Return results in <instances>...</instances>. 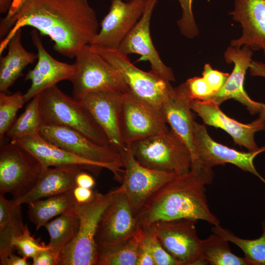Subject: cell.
Returning <instances> with one entry per match:
<instances>
[{
	"instance_id": "obj_29",
	"label": "cell",
	"mask_w": 265,
	"mask_h": 265,
	"mask_svg": "<svg viewBox=\"0 0 265 265\" xmlns=\"http://www.w3.org/2000/svg\"><path fill=\"white\" fill-rule=\"evenodd\" d=\"M80 223L78 210L61 214L44 226L50 236L48 245L57 260L61 253L76 237Z\"/></svg>"
},
{
	"instance_id": "obj_3",
	"label": "cell",
	"mask_w": 265,
	"mask_h": 265,
	"mask_svg": "<svg viewBox=\"0 0 265 265\" xmlns=\"http://www.w3.org/2000/svg\"><path fill=\"white\" fill-rule=\"evenodd\" d=\"M39 111L42 124L69 128L99 145L111 146L104 132L82 103L64 93L56 85L40 93Z\"/></svg>"
},
{
	"instance_id": "obj_46",
	"label": "cell",
	"mask_w": 265,
	"mask_h": 265,
	"mask_svg": "<svg viewBox=\"0 0 265 265\" xmlns=\"http://www.w3.org/2000/svg\"></svg>"
},
{
	"instance_id": "obj_24",
	"label": "cell",
	"mask_w": 265,
	"mask_h": 265,
	"mask_svg": "<svg viewBox=\"0 0 265 265\" xmlns=\"http://www.w3.org/2000/svg\"><path fill=\"white\" fill-rule=\"evenodd\" d=\"M81 170H84L76 165L46 167L29 192L21 198L13 199L21 205L28 204L39 199L72 190L77 186L76 176Z\"/></svg>"
},
{
	"instance_id": "obj_42",
	"label": "cell",
	"mask_w": 265,
	"mask_h": 265,
	"mask_svg": "<svg viewBox=\"0 0 265 265\" xmlns=\"http://www.w3.org/2000/svg\"><path fill=\"white\" fill-rule=\"evenodd\" d=\"M77 186L92 189L95 185L96 182L94 178L84 170H81L76 178Z\"/></svg>"
},
{
	"instance_id": "obj_9",
	"label": "cell",
	"mask_w": 265,
	"mask_h": 265,
	"mask_svg": "<svg viewBox=\"0 0 265 265\" xmlns=\"http://www.w3.org/2000/svg\"><path fill=\"white\" fill-rule=\"evenodd\" d=\"M90 46L120 72L130 91L144 101L161 108L174 93V88L169 81L151 70L145 72L138 68L128 55L117 49Z\"/></svg>"
},
{
	"instance_id": "obj_41",
	"label": "cell",
	"mask_w": 265,
	"mask_h": 265,
	"mask_svg": "<svg viewBox=\"0 0 265 265\" xmlns=\"http://www.w3.org/2000/svg\"><path fill=\"white\" fill-rule=\"evenodd\" d=\"M137 265H155L152 254L143 236L139 246Z\"/></svg>"
},
{
	"instance_id": "obj_23",
	"label": "cell",
	"mask_w": 265,
	"mask_h": 265,
	"mask_svg": "<svg viewBox=\"0 0 265 265\" xmlns=\"http://www.w3.org/2000/svg\"><path fill=\"white\" fill-rule=\"evenodd\" d=\"M34 156L44 167L76 165L98 176L105 167L76 156L44 140L39 134L13 140Z\"/></svg>"
},
{
	"instance_id": "obj_45",
	"label": "cell",
	"mask_w": 265,
	"mask_h": 265,
	"mask_svg": "<svg viewBox=\"0 0 265 265\" xmlns=\"http://www.w3.org/2000/svg\"><path fill=\"white\" fill-rule=\"evenodd\" d=\"M13 0H0V13H7L11 5Z\"/></svg>"
},
{
	"instance_id": "obj_6",
	"label": "cell",
	"mask_w": 265,
	"mask_h": 265,
	"mask_svg": "<svg viewBox=\"0 0 265 265\" xmlns=\"http://www.w3.org/2000/svg\"><path fill=\"white\" fill-rule=\"evenodd\" d=\"M45 167L20 144L11 141L0 143V194L9 193L14 199L26 195L36 185Z\"/></svg>"
},
{
	"instance_id": "obj_17",
	"label": "cell",
	"mask_w": 265,
	"mask_h": 265,
	"mask_svg": "<svg viewBox=\"0 0 265 265\" xmlns=\"http://www.w3.org/2000/svg\"><path fill=\"white\" fill-rule=\"evenodd\" d=\"M158 0H145L144 10L141 18L117 50L127 55L131 53L141 55L150 62L151 71L168 81H174L175 78L172 69L166 66L161 59L150 35V21Z\"/></svg>"
},
{
	"instance_id": "obj_2",
	"label": "cell",
	"mask_w": 265,
	"mask_h": 265,
	"mask_svg": "<svg viewBox=\"0 0 265 265\" xmlns=\"http://www.w3.org/2000/svg\"><path fill=\"white\" fill-rule=\"evenodd\" d=\"M213 178L193 169L159 188L147 200L135 217L138 228L162 220L189 219L213 225L219 219L210 209L205 186Z\"/></svg>"
},
{
	"instance_id": "obj_30",
	"label": "cell",
	"mask_w": 265,
	"mask_h": 265,
	"mask_svg": "<svg viewBox=\"0 0 265 265\" xmlns=\"http://www.w3.org/2000/svg\"><path fill=\"white\" fill-rule=\"evenodd\" d=\"M229 242L214 233L202 239L201 257L204 265H248L244 257H240L232 253Z\"/></svg>"
},
{
	"instance_id": "obj_25",
	"label": "cell",
	"mask_w": 265,
	"mask_h": 265,
	"mask_svg": "<svg viewBox=\"0 0 265 265\" xmlns=\"http://www.w3.org/2000/svg\"><path fill=\"white\" fill-rule=\"evenodd\" d=\"M22 28L18 29L10 39L8 52L0 57V93L7 92L23 71L37 59V54L26 51L21 42Z\"/></svg>"
},
{
	"instance_id": "obj_14",
	"label": "cell",
	"mask_w": 265,
	"mask_h": 265,
	"mask_svg": "<svg viewBox=\"0 0 265 265\" xmlns=\"http://www.w3.org/2000/svg\"><path fill=\"white\" fill-rule=\"evenodd\" d=\"M146 0H111L108 13L90 45L117 49L141 18Z\"/></svg>"
},
{
	"instance_id": "obj_8",
	"label": "cell",
	"mask_w": 265,
	"mask_h": 265,
	"mask_svg": "<svg viewBox=\"0 0 265 265\" xmlns=\"http://www.w3.org/2000/svg\"><path fill=\"white\" fill-rule=\"evenodd\" d=\"M75 58V73L70 81L76 99L100 90H113L124 93L130 91L120 72L92 50L89 45L80 49Z\"/></svg>"
},
{
	"instance_id": "obj_20",
	"label": "cell",
	"mask_w": 265,
	"mask_h": 265,
	"mask_svg": "<svg viewBox=\"0 0 265 265\" xmlns=\"http://www.w3.org/2000/svg\"><path fill=\"white\" fill-rule=\"evenodd\" d=\"M219 106L208 101L193 100L190 103L191 109L202 118L205 124L222 129L236 144L249 151L258 150L259 148L254 135L257 132L265 130V120L259 117L250 123L242 124L227 116Z\"/></svg>"
},
{
	"instance_id": "obj_36",
	"label": "cell",
	"mask_w": 265,
	"mask_h": 265,
	"mask_svg": "<svg viewBox=\"0 0 265 265\" xmlns=\"http://www.w3.org/2000/svg\"><path fill=\"white\" fill-rule=\"evenodd\" d=\"M40 239L32 236L27 225L25 224L23 232L13 239L12 245L22 257L33 260L42 250L48 246L44 242H41Z\"/></svg>"
},
{
	"instance_id": "obj_16",
	"label": "cell",
	"mask_w": 265,
	"mask_h": 265,
	"mask_svg": "<svg viewBox=\"0 0 265 265\" xmlns=\"http://www.w3.org/2000/svg\"><path fill=\"white\" fill-rule=\"evenodd\" d=\"M113 189V199L103 212L97 227L95 236L97 249L126 240L139 228L126 195Z\"/></svg>"
},
{
	"instance_id": "obj_43",
	"label": "cell",
	"mask_w": 265,
	"mask_h": 265,
	"mask_svg": "<svg viewBox=\"0 0 265 265\" xmlns=\"http://www.w3.org/2000/svg\"><path fill=\"white\" fill-rule=\"evenodd\" d=\"M73 191L76 201L81 204L88 201L91 198L94 191L90 188L76 186Z\"/></svg>"
},
{
	"instance_id": "obj_44",
	"label": "cell",
	"mask_w": 265,
	"mask_h": 265,
	"mask_svg": "<svg viewBox=\"0 0 265 265\" xmlns=\"http://www.w3.org/2000/svg\"><path fill=\"white\" fill-rule=\"evenodd\" d=\"M0 265H29L27 259L19 257L13 253L10 254L6 258L0 262Z\"/></svg>"
},
{
	"instance_id": "obj_19",
	"label": "cell",
	"mask_w": 265,
	"mask_h": 265,
	"mask_svg": "<svg viewBox=\"0 0 265 265\" xmlns=\"http://www.w3.org/2000/svg\"><path fill=\"white\" fill-rule=\"evenodd\" d=\"M30 33L37 51V62L32 69L28 71L25 78V80L31 81L30 87L24 94L26 103L59 81H70L75 71L74 64L57 60L47 52L37 30L34 29Z\"/></svg>"
},
{
	"instance_id": "obj_1",
	"label": "cell",
	"mask_w": 265,
	"mask_h": 265,
	"mask_svg": "<svg viewBox=\"0 0 265 265\" xmlns=\"http://www.w3.org/2000/svg\"><path fill=\"white\" fill-rule=\"evenodd\" d=\"M27 26L49 36L53 49L70 58L90 45L99 30L96 14L87 0H26L0 42V54L15 32Z\"/></svg>"
},
{
	"instance_id": "obj_27",
	"label": "cell",
	"mask_w": 265,
	"mask_h": 265,
	"mask_svg": "<svg viewBox=\"0 0 265 265\" xmlns=\"http://www.w3.org/2000/svg\"><path fill=\"white\" fill-rule=\"evenodd\" d=\"M21 205L0 194V262L13 253V239L24 231Z\"/></svg>"
},
{
	"instance_id": "obj_34",
	"label": "cell",
	"mask_w": 265,
	"mask_h": 265,
	"mask_svg": "<svg viewBox=\"0 0 265 265\" xmlns=\"http://www.w3.org/2000/svg\"><path fill=\"white\" fill-rule=\"evenodd\" d=\"M26 103L24 94L19 91L13 94L0 93V140L15 121L18 111Z\"/></svg>"
},
{
	"instance_id": "obj_40",
	"label": "cell",
	"mask_w": 265,
	"mask_h": 265,
	"mask_svg": "<svg viewBox=\"0 0 265 265\" xmlns=\"http://www.w3.org/2000/svg\"><path fill=\"white\" fill-rule=\"evenodd\" d=\"M249 70L252 76H260L265 78V63L264 62L252 60ZM259 113V117L265 120V104L261 103Z\"/></svg>"
},
{
	"instance_id": "obj_26",
	"label": "cell",
	"mask_w": 265,
	"mask_h": 265,
	"mask_svg": "<svg viewBox=\"0 0 265 265\" xmlns=\"http://www.w3.org/2000/svg\"><path fill=\"white\" fill-rule=\"evenodd\" d=\"M73 191L39 199L28 204V217L35 225L36 230L55 216L78 211L79 203L76 201Z\"/></svg>"
},
{
	"instance_id": "obj_21",
	"label": "cell",
	"mask_w": 265,
	"mask_h": 265,
	"mask_svg": "<svg viewBox=\"0 0 265 265\" xmlns=\"http://www.w3.org/2000/svg\"><path fill=\"white\" fill-rule=\"evenodd\" d=\"M190 98L185 83L174 88L171 97L161 106L167 124L189 149L192 159L191 169L205 170L201 165L195 150L193 135V119Z\"/></svg>"
},
{
	"instance_id": "obj_18",
	"label": "cell",
	"mask_w": 265,
	"mask_h": 265,
	"mask_svg": "<svg viewBox=\"0 0 265 265\" xmlns=\"http://www.w3.org/2000/svg\"><path fill=\"white\" fill-rule=\"evenodd\" d=\"M252 55L253 51L248 46H229L224 56L227 63L234 64L233 71L219 91L202 100L220 106L226 100L233 99L245 106L251 114L259 113L261 103L252 100L243 87L245 74L253 60Z\"/></svg>"
},
{
	"instance_id": "obj_33",
	"label": "cell",
	"mask_w": 265,
	"mask_h": 265,
	"mask_svg": "<svg viewBox=\"0 0 265 265\" xmlns=\"http://www.w3.org/2000/svg\"><path fill=\"white\" fill-rule=\"evenodd\" d=\"M40 94L29 101L25 110L14 121L5 136L13 140L39 134L42 124L39 111Z\"/></svg>"
},
{
	"instance_id": "obj_22",
	"label": "cell",
	"mask_w": 265,
	"mask_h": 265,
	"mask_svg": "<svg viewBox=\"0 0 265 265\" xmlns=\"http://www.w3.org/2000/svg\"><path fill=\"white\" fill-rule=\"evenodd\" d=\"M230 13L242 27V34L233 40L231 46H248L252 51L262 50L265 56V0H233Z\"/></svg>"
},
{
	"instance_id": "obj_5",
	"label": "cell",
	"mask_w": 265,
	"mask_h": 265,
	"mask_svg": "<svg viewBox=\"0 0 265 265\" xmlns=\"http://www.w3.org/2000/svg\"><path fill=\"white\" fill-rule=\"evenodd\" d=\"M114 194L113 189L105 194L95 190L88 201L79 204L80 223L78 234L60 254L58 265H96V232L100 217Z\"/></svg>"
},
{
	"instance_id": "obj_12",
	"label": "cell",
	"mask_w": 265,
	"mask_h": 265,
	"mask_svg": "<svg viewBox=\"0 0 265 265\" xmlns=\"http://www.w3.org/2000/svg\"><path fill=\"white\" fill-rule=\"evenodd\" d=\"M196 220L178 219L155 222L151 225L165 250L179 265H205L201 257V241Z\"/></svg>"
},
{
	"instance_id": "obj_37",
	"label": "cell",
	"mask_w": 265,
	"mask_h": 265,
	"mask_svg": "<svg viewBox=\"0 0 265 265\" xmlns=\"http://www.w3.org/2000/svg\"><path fill=\"white\" fill-rule=\"evenodd\" d=\"M182 9V17L178 21L180 32L188 38L196 37L199 30L195 23L192 11L193 0H178Z\"/></svg>"
},
{
	"instance_id": "obj_4",
	"label": "cell",
	"mask_w": 265,
	"mask_h": 265,
	"mask_svg": "<svg viewBox=\"0 0 265 265\" xmlns=\"http://www.w3.org/2000/svg\"><path fill=\"white\" fill-rule=\"evenodd\" d=\"M129 149L140 164L150 169L171 172L177 175L187 173L191 169L190 152L171 129L134 141Z\"/></svg>"
},
{
	"instance_id": "obj_13",
	"label": "cell",
	"mask_w": 265,
	"mask_h": 265,
	"mask_svg": "<svg viewBox=\"0 0 265 265\" xmlns=\"http://www.w3.org/2000/svg\"><path fill=\"white\" fill-rule=\"evenodd\" d=\"M194 142L198 159L204 169L212 171V168L225 163L234 164L240 169L251 173L265 184L253 164V160L265 151V145L249 152H240L214 141L209 134L205 125L193 122Z\"/></svg>"
},
{
	"instance_id": "obj_28",
	"label": "cell",
	"mask_w": 265,
	"mask_h": 265,
	"mask_svg": "<svg viewBox=\"0 0 265 265\" xmlns=\"http://www.w3.org/2000/svg\"><path fill=\"white\" fill-rule=\"evenodd\" d=\"M143 236L139 228L130 238L116 244L98 248L96 265H137Z\"/></svg>"
},
{
	"instance_id": "obj_15",
	"label": "cell",
	"mask_w": 265,
	"mask_h": 265,
	"mask_svg": "<svg viewBox=\"0 0 265 265\" xmlns=\"http://www.w3.org/2000/svg\"><path fill=\"white\" fill-rule=\"evenodd\" d=\"M124 93L113 90L91 92L79 100L119 153L127 149L120 131V119Z\"/></svg>"
},
{
	"instance_id": "obj_38",
	"label": "cell",
	"mask_w": 265,
	"mask_h": 265,
	"mask_svg": "<svg viewBox=\"0 0 265 265\" xmlns=\"http://www.w3.org/2000/svg\"><path fill=\"white\" fill-rule=\"evenodd\" d=\"M26 0H13L11 5L4 18L0 22V37L2 39L7 35L13 26V20Z\"/></svg>"
},
{
	"instance_id": "obj_10",
	"label": "cell",
	"mask_w": 265,
	"mask_h": 265,
	"mask_svg": "<svg viewBox=\"0 0 265 265\" xmlns=\"http://www.w3.org/2000/svg\"><path fill=\"white\" fill-rule=\"evenodd\" d=\"M125 146L169 130L161 108L138 98L130 91L124 95L120 119Z\"/></svg>"
},
{
	"instance_id": "obj_31",
	"label": "cell",
	"mask_w": 265,
	"mask_h": 265,
	"mask_svg": "<svg viewBox=\"0 0 265 265\" xmlns=\"http://www.w3.org/2000/svg\"><path fill=\"white\" fill-rule=\"evenodd\" d=\"M230 74L213 69L209 64L204 65L202 77H195L185 82L192 100H202L219 91Z\"/></svg>"
},
{
	"instance_id": "obj_35",
	"label": "cell",
	"mask_w": 265,
	"mask_h": 265,
	"mask_svg": "<svg viewBox=\"0 0 265 265\" xmlns=\"http://www.w3.org/2000/svg\"><path fill=\"white\" fill-rule=\"evenodd\" d=\"M141 228L143 239L152 254L155 265H179L178 262L163 248L151 225Z\"/></svg>"
},
{
	"instance_id": "obj_39",
	"label": "cell",
	"mask_w": 265,
	"mask_h": 265,
	"mask_svg": "<svg viewBox=\"0 0 265 265\" xmlns=\"http://www.w3.org/2000/svg\"><path fill=\"white\" fill-rule=\"evenodd\" d=\"M32 260V265H58L57 259L49 246L42 250Z\"/></svg>"
},
{
	"instance_id": "obj_7",
	"label": "cell",
	"mask_w": 265,
	"mask_h": 265,
	"mask_svg": "<svg viewBox=\"0 0 265 265\" xmlns=\"http://www.w3.org/2000/svg\"><path fill=\"white\" fill-rule=\"evenodd\" d=\"M39 134L48 142L81 158L103 165L122 183L124 170L120 153L112 146L99 145L81 133L64 126L41 124Z\"/></svg>"
},
{
	"instance_id": "obj_32",
	"label": "cell",
	"mask_w": 265,
	"mask_h": 265,
	"mask_svg": "<svg viewBox=\"0 0 265 265\" xmlns=\"http://www.w3.org/2000/svg\"><path fill=\"white\" fill-rule=\"evenodd\" d=\"M263 233L256 239L239 238L232 231L220 226L213 225L212 233H216L238 246L243 251L248 265H265V220L262 222Z\"/></svg>"
},
{
	"instance_id": "obj_11",
	"label": "cell",
	"mask_w": 265,
	"mask_h": 265,
	"mask_svg": "<svg viewBox=\"0 0 265 265\" xmlns=\"http://www.w3.org/2000/svg\"><path fill=\"white\" fill-rule=\"evenodd\" d=\"M124 174L121 186L115 188L124 194L134 217L147 200L159 188L174 178V173L150 169L140 164L129 148L120 153Z\"/></svg>"
}]
</instances>
